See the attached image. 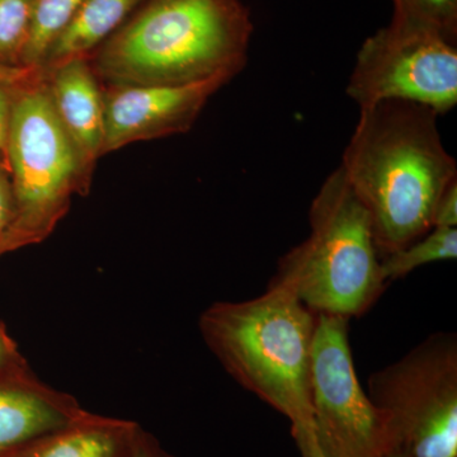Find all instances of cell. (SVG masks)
I'll return each mask as SVG.
<instances>
[{"label":"cell","mask_w":457,"mask_h":457,"mask_svg":"<svg viewBox=\"0 0 457 457\" xmlns=\"http://www.w3.org/2000/svg\"><path fill=\"white\" fill-rule=\"evenodd\" d=\"M291 433L302 457H328L319 446L312 426L291 429Z\"/></svg>","instance_id":"21"},{"label":"cell","mask_w":457,"mask_h":457,"mask_svg":"<svg viewBox=\"0 0 457 457\" xmlns=\"http://www.w3.org/2000/svg\"><path fill=\"white\" fill-rule=\"evenodd\" d=\"M369 396L389 414L396 453L457 457V337L436 333L369 378Z\"/></svg>","instance_id":"6"},{"label":"cell","mask_w":457,"mask_h":457,"mask_svg":"<svg viewBox=\"0 0 457 457\" xmlns=\"http://www.w3.org/2000/svg\"><path fill=\"white\" fill-rule=\"evenodd\" d=\"M348 320L317 317L311 361L312 428L328 457H387L396 453L392 420L361 387Z\"/></svg>","instance_id":"7"},{"label":"cell","mask_w":457,"mask_h":457,"mask_svg":"<svg viewBox=\"0 0 457 457\" xmlns=\"http://www.w3.org/2000/svg\"><path fill=\"white\" fill-rule=\"evenodd\" d=\"M317 317L278 284L239 303H218L200 318L207 347L228 374L284 414L291 429L312 426L311 361Z\"/></svg>","instance_id":"3"},{"label":"cell","mask_w":457,"mask_h":457,"mask_svg":"<svg viewBox=\"0 0 457 457\" xmlns=\"http://www.w3.org/2000/svg\"><path fill=\"white\" fill-rule=\"evenodd\" d=\"M13 216V194L8 170L0 163V249Z\"/></svg>","instance_id":"19"},{"label":"cell","mask_w":457,"mask_h":457,"mask_svg":"<svg viewBox=\"0 0 457 457\" xmlns=\"http://www.w3.org/2000/svg\"><path fill=\"white\" fill-rule=\"evenodd\" d=\"M457 257V228H432L411 245L380 257L385 284L405 278L420 267Z\"/></svg>","instance_id":"14"},{"label":"cell","mask_w":457,"mask_h":457,"mask_svg":"<svg viewBox=\"0 0 457 457\" xmlns=\"http://www.w3.org/2000/svg\"><path fill=\"white\" fill-rule=\"evenodd\" d=\"M387 457H404V456L400 455V453H392V455L387 456Z\"/></svg>","instance_id":"25"},{"label":"cell","mask_w":457,"mask_h":457,"mask_svg":"<svg viewBox=\"0 0 457 457\" xmlns=\"http://www.w3.org/2000/svg\"><path fill=\"white\" fill-rule=\"evenodd\" d=\"M5 371L11 372V374H21V372H26L23 369L22 363H20L16 353H14L13 347L11 343L3 335L0 330V375L4 378ZM11 376V375H7Z\"/></svg>","instance_id":"24"},{"label":"cell","mask_w":457,"mask_h":457,"mask_svg":"<svg viewBox=\"0 0 457 457\" xmlns=\"http://www.w3.org/2000/svg\"><path fill=\"white\" fill-rule=\"evenodd\" d=\"M438 117L405 101L360 110L339 168L369 213L380 257L431 230L438 198L457 182L456 161L442 143Z\"/></svg>","instance_id":"1"},{"label":"cell","mask_w":457,"mask_h":457,"mask_svg":"<svg viewBox=\"0 0 457 457\" xmlns=\"http://www.w3.org/2000/svg\"><path fill=\"white\" fill-rule=\"evenodd\" d=\"M84 0H36L31 31L21 66L40 69L51 45L73 20Z\"/></svg>","instance_id":"15"},{"label":"cell","mask_w":457,"mask_h":457,"mask_svg":"<svg viewBox=\"0 0 457 457\" xmlns=\"http://www.w3.org/2000/svg\"><path fill=\"white\" fill-rule=\"evenodd\" d=\"M16 87L0 84V150H3V152H5V147H7L12 104H13Z\"/></svg>","instance_id":"20"},{"label":"cell","mask_w":457,"mask_h":457,"mask_svg":"<svg viewBox=\"0 0 457 457\" xmlns=\"http://www.w3.org/2000/svg\"><path fill=\"white\" fill-rule=\"evenodd\" d=\"M41 73L57 116L79 154L84 176L92 182L104 137V90L97 75L88 57H75Z\"/></svg>","instance_id":"10"},{"label":"cell","mask_w":457,"mask_h":457,"mask_svg":"<svg viewBox=\"0 0 457 457\" xmlns=\"http://www.w3.org/2000/svg\"><path fill=\"white\" fill-rule=\"evenodd\" d=\"M433 228H457V182L442 192L435 212Z\"/></svg>","instance_id":"18"},{"label":"cell","mask_w":457,"mask_h":457,"mask_svg":"<svg viewBox=\"0 0 457 457\" xmlns=\"http://www.w3.org/2000/svg\"><path fill=\"white\" fill-rule=\"evenodd\" d=\"M228 82L225 78H213L186 86L102 87V155L137 141L161 139L191 130L209 99Z\"/></svg>","instance_id":"9"},{"label":"cell","mask_w":457,"mask_h":457,"mask_svg":"<svg viewBox=\"0 0 457 457\" xmlns=\"http://www.w3.org/2000/svg\"><path fill=\"white\" fill-rule=\"evenodd\" d=\"M38 71L40 69L22 68V66L9 65L0 62V84L20 86L35 77Z\"/></svg>","instance_id":"22"},{"label":"cell","mask_w":457,"mask_h":457,"mask_svg":"<svg viewBox=\"0 0 457 457\" xmlns=\"http://www.w3.org/2000/svg\"><path fill=\"white\" fill-rule=\"evenodd\" d=\"M141 427L131 420L86 414L71 425L0 453V457H132Z\"/></svg>","instance_id":"12"},{"label":"cell","mask_w":457,"mask_h":457,"mask_svg":"<svg viewBox=\"0 0 457 457\" xmlns=\"http://www.w3.org/2000/svg\"><path fill=\"white\" fill-rule=\"evenodd\" d=\"M5 153L13 216L2 249L44 242L90 182L41 71L14 89Z\"/></svg>","instance_id":"5"},{"label":"cell","mask_w":457,"mask_h":457,"mask_svg":"<svg viewBox=\"0 0 457 457\" xmlns=\"http://www.w3.org/2000/svg\"><path fill=\"white\" fill-rule=\"evenodd\" d=\"M309 224L311 234L279 260L270 284L293 291L315 314L360 317L386 284L369 213L341 168L312 200Z\"/></svg>","instance_id":"4"},{"label":"cell","mask_w":457,"mask_h":457,"mask_svg":"<svg viewBox=\"0 0 457 457\" xmlns=\"http://www.w3.org/2000/svg\"><path fill=\"white\" fill-rule=\"evenodd\" d=\"M394 20L426 27L447 40L457 38V0H393Z\"/></svg>","instance_id":"17"},{"label":"cell","mask_w":457,"mask_h":457,"mask_svg":"<svg viewBox=\"0 0 457 457\" xmlns=\"http://www.w3.org/2000/svg\"><path fill=\"white\" fill-rule=\"evenodd\" d=\"M132 457H173L168 453L152 435L140 428Z\"/></svg>","instance_id":"23"},{"label":"cell","mask_w":457,"mask_h":457,"mask_svg":"<svg viewBox=\"0 0 457 457\" xmlns=\"http://www.w3.org/2000/svg\"><path fill=\"white\" fill-rule=\"evenodd\" d=\"M253 23L240 0H145L88 60L102 87L231 80Z\"/></svg>","instance_id":"2"},{"label":"cell","mask_w":457,"mask_h":457,"mask_svg":"<svg viewBox=\"0 0 457 457\" xmlns=\"http://www.w3.org/2000/svg\"><path fill=\"white\" fill-rule=\"evenodd\" d=\"M35 7L36 0H0V62L21 66Z\"/></svg>","instance_id":"16"},{"label":"cell","mask_w":457,"mask_h":457,"mask_svg":"<svg viewBox=\"0 0 457 457\" xmlns=\"http://www.w3.org/2000/svg\"><path fill=\"white\" fill-rule=\"evenodd\" d=\"M86 413L73 396L27 372L0 378V453L71 425Z\"/></svg>","instance_id":"11"},{"label":"cell","mask_w":457,"mask_h":457,"mask_svg":"<svg viewBox=\"0 0 457 457\" xmlns=\"http://www.w3.org/2000/svg\"><path fill=\"white\" fill-rule=\"evenodd\" d=\"M345 92L361 108L405 101L450 112L457 104V49L441 33L392 20L363 42Z\"/></svg>","instance_id":"8"},{"label":"cell","mask_w":457,"mask_h":457,"mask_svg":"<svg viewBox=\"0 0 457 457\" xmlns=\"http://www.w3.org/2000/svg\"><path fill=\"white\" fill-rule=\"evenodd\" d=\"M145 0H84L64 31L51 45L41 71L75 57H88Z\"/></svg>","instance_id":"13"}]
</instances>
